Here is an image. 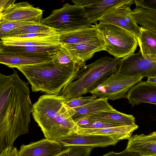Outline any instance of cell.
Segmentation results:
<instances>
[{
	"instance_id": "cell-25",
	"label": "cell",
	"mask_w": 156,
	"mask_h": 156,
	"mask_svg": "<svg viewBox=\"0 0 156 156\" xmlns=\"http://www.w3.org/2000/svg\"><path fill=\"white\" fill-rule=\"evenodd\" d=\"M59 33V32L58 30L41 23L18 27L9 32L3 37H11L30 34H55Z\"/></svg>"
},
{
	"instance_id": "cell-11",
	"label": "cell",
	"mask_w": 156,
	"mask_h": 156,
	"mask_svg": "<svg viewBox=\"0 0 156 156\" xmlns=\"http://www.w3.org/2000/svg\"><path fill=\"white\" fill-rule=\"evenodd\" d=\"M59 33L30 34L1 38L0 44L20 46H50L60 44Z\"/></svg>"
},
{
	"instance_id": "cell-13",
	"label": "cell",
	"mask_w": 156,
	"mask_h": 156,
	"mask_svg": "<svg viewBox=\"0 0 156 156\" xmlns=\"http://www.w3.org/2000/svg\"><path fill=\"white\" fill-rule=\"evenodd\" d=\"M69 52L76 64L83 67L86 62L92 57L94 53L105 51L104 40L76 44H62Z\"/></svg>"
},
{
	"instance_id": "cell-23",
	"label": "cell",
	"mask_w": 156,
	"mask_h": 156,
	"mask_svg": "<svg viewBox=\"0 0 156 156\" xmlns=\"http://www.w3.org/2000/svg\"><path fill=\"white\" fill-rule=\"evenodd\" d=\"M55 54L49 56L35 57L0 54V62L9 67L17 68L51 61L53 59Z\"/></svg>"
},
{
	"instance_id": "cell-20",
	"label": "cell",
	"mask_w": 156,
	"mask_h": 156,
	"mask_svg": "<svg viewBox=\"0 0 156 156\" xmlns=\"http://www.w3.org/2000/svg\"><path fill=\"white\" fill-rule=\"evenodd\" d=\"M138 127V126L135 124L129 126L96 129L83 128L78 126L76 130L74 132L82 135L106 136L119 141L124 139L129 140L133 132Z\"/></svg>"
},
{
	"instance_id": "cell-16",
	"label": "cell",
	"mask_w": 156,
	"mask_h": 156,
	"mask_svg": "<svg viewBox=\"0 0 156 156\" xmlns=\"http://www.w3.org/2000/svg\"><path fill=\"white\" fill-rule=\"evenodd\" d=\"M61 44L50 46H20L0 44V54L10 55L46 56L55 55Z\"/></svg>"
},
{
	"instance_id": "cell-4",
	"label": "cell",
	"mask_w": 156,
	"mask_h": 156,
	"mask_svg": "<svg viewBox=\"0 0 156 156\" xmlns=\"http://www.w3.org/2000/svg\"><path fill=\"white\" fill-rule=\"evenodd\" d=\"M120 59L102 57L85 65L78 71L75 80L68 84L60 95L66 100L90 93L106 79L118 70Z\"/></svg>"
},
{
	"instance_id": "cell-36",
	"label": "cell",
	"mask_w": 156,
	"mask_h": 156,
	"mask_svg": "<svg viewBox=\"0 0 156 156\" xmlns=\"http://www.w3.org/2000/svg\"><path fill=\"white\" fill-rule=\"evenodd\" d=\"M146 81L149 83L156 84V76L147 77Z\"/></svg>"
},
{
	"instance_id": "cell-8",
	"label": "cell",
	"mask_w": 156,
	"mask_h": 156,
	"mask_svg": "<svg viewBox=\"0 0 156 156\" xmlns=\"http://www.w3.org/2000/svg\"><path fill=\"white\" fill-rule=\"evenodd\" d=\"M74 4L82 7L85 14L92 24L111 11L125 8L133 3L128 0H72Z\"/></svg>"
},
{
	"instance_id": "cell-10",
	"label": "cell",
	"mask_w": 156,
	"mask_h": 156,
	"mask_svg": "<svg viewBox=\"0 0 156 156\" xmlns=\"http://www.w3.org/2000/svg\"><path fill=\"white\" fill-rule=\"evenodd\" d=\"M43 10L27 2L17 3L0 15V23L8 22L41 23Z\"/></svg>"
},
{
	"instance_id": "cell-19",
	"label": "cell",
	"mask_w": 156,
	"mask_h": 156,
	"mask_svg": "<svg viewBox=\"0 0 156 156\" xmlns=\"http://www.w3.org/2000/svg\"><path fill=\"white\" fill-rule=\"evenodd\" d=\"M104 40L95 25L90 27L66 32H60L59 42L61 44H76Z\"/></svg>"
},
{
	"instance_id": "cell-34",
	"label": "cell",
	"mask_w": 156,
	"mask_h": 156,
	"mask_svg": "<svg viewBox=\"0 0 156 156\" xmlns=\"http://www.w3.org/2000/svg\"><path fill=\"white\" fill-rule=\"evenodd\" d=\"M0 156H19L18 151L16 147L11 146L3 149L0 152Z\"/></svg>"
},
{
	"instance_id": "cell-33",
	"label": "cell",
	"mask_w": 156,
	"mask_h": 156,
	"mask_svg": "<svg viewBox=\"0 0 156 156\" xmlns=\"http://www.w3.org/2000/svg\"><path fill=\"white\" fill-rule=\"evenodd\" d=\"M16 1L15 0H0V15L14 4Z\"/></svg>"
},
{
	"instance_id": "cell-3",
	"label": "cell",
	"mask_w": 156,
	"mask_h": 156,
	"mask_svg": "<svg viewBox=\"0 0 156 156\" xmlns=\"http://www.w3.org/2000/svg\"><path fill=\"white\" fill-rule=\"evenodd\" d=\"M82 67L59 64L52 60L17 69L26 78L33 92L60 95L68 84L75 80Z\"/></svg>"
},
{
	"instance_id": "cell-2",
	"label": "cell",
	"mask_w": 156,
	"mask_h": 156,
	"mask_svg": "<svg viewBox=\"0 0 156 156\" xmlns=\"http://www.w3.org/2000/svg\"><path fill=\"white\" fill-rule=\"evenodd\" d=\"M61 95H42L32 105V113L45 138L57 141L78 126L72 118L75 110L65 103Z\"/></svg>"
},
{
	"instance_id": "cell-24",
	"label": "cell",
	"mask_w": 156,
	"mask_h": 156,
	"mask_svg": "<svg viewBox=\"0 0 156 156\" xmlns=\"http://www.w3.org/2000/svg\"><path fill=\"white\" fill-rule=\"evenodd\" d=\"M85 118L120 126H129L135 124V118L133 115L120 112L115 109L101 112Z\"/></svg>"
},
{
	"instance_id": "cell-15",
	"label": "cell",
	"mask_w": 156,
	"mask_h": 156,
	"mask_svg": "<svg viewBox=\"0 0 156 156\" xmlns=\"http://www.w3.org/2000/svg\"><path fill=\"white\" fill-rule=\"evenodd\" d=\"M58 141L43 139L27 145L22 144L18 151L19 156H55L62 150Z\"/></svg>"
},
{
	"instance_id": "cell-18",
	"label": "cell",
	"mask_w": 156,
	"mask_h": 156,
	"mask_svg": "<svg viewBox=\"0 0 156 156\" xmlns=\"http://www.w3.org/2000/svg\"><path fill=\"white\" fill-rule=\"evenodd\" d=\"M125 150L138 153L142 156H156V133L132 136Z\"/></svg>"
},
{
	"instance_id": "cell-6",
	"label": "cell",
	"mask_w": 156,
	"mask_h": 156,
	"mask_svg": "<svg viewBox=\"0 0 156 156\" xmlns=\"http://www.w3.org/2000/svg\"><path fill=\"white\" fill-rule=\"evenodd\" d=\"M41 23L60 32H66L90 27L93 25L86 16L81 6L66 3L61 8L53 10Z\"/></svg>"
},
{
	"instance_id": "cell-30",
	"label": "cell",
	"mask_w": 156,
	"mask_h": 156,
	"mask_svg": "<svg viewBox=\"0 0 156 156\" xmlns=\"http://www.w3.org/2000/svg\"><path fill=\"white\" fill-rule=\"evenodd\" d=\"M98 98L97 97L93 95L87 97L81 96L75 98L66 100L65 103L69 107L74 108L87 105Z\"/></svg>"
},
{
	"instance_id": "cell-29",
	"label": "cell",
	"mask_w": 156,
	"mask_h": 156,
	"mask_svg": "<svg viewBox=\"0 0 156 156\" xmlns=\"http://www.w3.org/2000/svg\"><path fill=\"white\" fill-rule=\"evenodd\" d=\"M34 21L8 22L0 23V38L3 37L9 32L14 29L24 26L39 23Z\"/></svg>"
},
{
	"instance_id": "cell-31",
	"label": "cell",
	"mask_w": 156,
	"mask_h": 156,
	"mask_svg": "<svg viewBox=\"0 0 156 156\" xmlns=\"http://www.w3.org/2000/svg\"><path fill=\"white\" fill-rule=\"evenodd\" d=\"M89 119V122L88 124L85 125L77 126L81 128L90 129H100L120 126L117 124Z\"/></svg>"
},
{
	"instance_id": "cell-9",
	"label": "cell",
	"mask_w": 156,
	"mask_h": 156,
	"mask_svg": "<svg viewBox=\"0 0 156 156\" xmlns=\"http://www.w3.org/2000/svg\"><path fill=\"white\" fill-rule=\"evenodd\" d=\"M115 73L124 75H140L144 77L156 76V62L144 59L138 52L120 59L119 69Z\"/></svg>"
},
{
	"instance_id": "cell-5",
	"label": "cell",
	"mask_w": 156,
	"mask_h": 156,
	"mask_svg": "<svg viewBox=\"0 0 156 156\" xmlns=\"http://www.w3.org/2000/svg\"><path fill=\"white\" fill-rule=\"evenodd\" d=\"M105 43V51L118 59L134 53L138 44L136 37L116 26L100 22L95 25Z\"/></svg>"
},
{
	"instance_id": "cell-22",
	"label": "cell",
	"mask_w": 156,
	"mask_h": 156,
	"mask_svg": "<svg viewBox=\"0 0 156 156\" xmlns=\"http://www.w3.org/2000/svg\"><path fill=\"white\" fill-rule=\"evenodd\" d=\"M73 108L75 113L72 118L75 122L100 112L115 109L107 99L99 98L87 105Z\"/></svg>"
},
{
	"instance_id": "cell-37",
	"label": "cell",
	"mask_w": 156,
	"mask_h": 156,
	"mask_svg": "<svg viewBox=\"0 0 156 156\" xmlns=\"http://www.w3.org/2000/svg\"><path fill=\"white\" fill-rule=\"evenodd\" d=\"M156 133V131H155Z\"/></svg>"
},
{
	"instance_id": "cell-28",
	"label": "cell",
	"mask_w": 156,
	"mask_h": 156,
	"mask_svg": "<svg viewBox=\"0 0 156 156\" xmlns=\"http://www.w3.org/2000/svg\"><path fill=\"white\" fill-rule=\"evenodd\" d=\"M61 45L52 60L55 63L62 65L78 66L76 64L66 49Z\"/></svg>"
},
{
	"instance_id": "cell-26",
	"label": "cell",
	"mask_w": 156,
	"mask_h": 156,
	"mask_svg": "<svg viewBox=\"0 0 156 156\" xmlns=\"http://www.w3.org/2000/svg\"><path fill=\"white\" fill-rule=\"evenodd\" d=\"M130 13L138 24L156 30V11L136 7Z\"/></svg>"
},
{
	"instance_id": "cell-35",
	"label": "cell",
	"mask_w": 156,
	"mask_h": 156,
	"mask_svg": "<svg viewBox=\"0 0 156 156\" xmlns=\"http://www.w3.org/2000/svg\"><path fill=\"white\" fill-rule=\"evenodd\" d=\"M103 156H142V155L138 153L129 152L125 150L120 153H115L113 151H111Z\"/></svg>"
},
{
	"instance_id": "cell-7",
	"label": "cell",
	"mask_w": 156,
	"mask_h": 156,
	"mask_svg": "<svg viewBox=\"0 0 156 156\" xmlns=\"http://www.w3.org/2000/svg\"><path fill=\"white\" fill-rule=\"evenodd\" d=\"M144 77L140 75L113 74L90 93L101 98L114 100L126 98L128 91Z\"/></svg>"
},
{
	"instance_id": "cell-21",
	"label": "cell",
	"mask_w": 156,
	"mask_h": 156,
	"mask_svg": "<svg viewBox=\"0 0 156 156\" xmlns=\"http://www.w3.org/2000/svg\"><path fill=\"white\" fill-rule=\"evenodd\" d=\"M136 38L142 57L156 62V30L140 27Z\"/></svg>"
},
{
	"instance_id": "cell-32",
	"label": "cell",
	"mask_w": 156,
	"mask_h": 156,
	"mask_svg": "<svg viewBox=\"0 0 156 156\" xmlns=\"http://www.w3.org/2000/svg\"><path fill=\"white\" fill-rule=\"evenodd\" d=\"M136 7L156 11V0H133Z\"/></svg>"
},
{
	"instance_id": "cell-17",
	"label": "cell",
	"mask_w": 156,
	"mask_h": 156,
	"mask_svg": "<svg viewBox=\"0 0 156 156\" xmlns=\"http://www.w3.org/2000/svg\"><path fill=\"white\" fill-rule=\"evenodd\" d=\"M126 98L132 107L143 103L156 105V84L140 81L129 89Z\"/></svg>"
},
{
	"instance_id": "cell-12",
	"label": "cell",
	"mask_w": 156,
	"mask_h": 156,
	"mask_svg": "<svg viewBox=\"0 0 156 156\" xmlns=\"http://www.w3.org/2000/svg\"><path fill=\"white\" fill-rule=\"evenodd\" d=\"M58 141L63 147L80 146L92 148L104 147L114 145L119 141L104 136L96 135H82L74 132L69 133L59 139Z\"/></svg>"
},
{
	"instance_id": "cell-27",
	"label": "cell",
	"mask_w": 156,
	"mask_h": 156,
	"mask_svg": "<svg viewBox=\"0 0 156 156\" xmlns=\"http://www.w3.org/2000/svg\"><path fill=\"white\" fill-rule=\"evenodd\" d=\"M64 147L60 153L55 156H89L93 148L80 146Z\"/></svg>"
},
{
	"instance_id": "cell-1",
	"label": "cell",
	"mask_w": 156,
	"mask_h": 156,
	"mask_svg": "<svg viewBox=\"0 0 156 156\" xmlns=\"http://www.w3.org/2000/svg\"><path fill=\"white\" fill-rule=\"evenodd\" d=\"M30 94L28 83L16 71L9 76L0 73V152L28 133L32 109Z\"/></svg>"
},
{
	"instance_id": "cell-14",
	"label": "cell",
	"mask_w": 156,
	"mask_h": 156,
	"mask_svg": "<svg viewBox=\"0 0 156 156\" xmlns=\"http://www.w3.org/2000/svg\"><path fill=\"white\" fill-rule=\"evenodd\" d=\"M130 6L111 11L101 18L99 20V22L116 26L128 31L137 37L140 27L130 13L132 10Z\"/></svg>"
}]
</instances>
